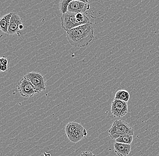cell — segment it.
Returning <instances> with one entry per match:
<instances>
[{"mask_svg": "<svg viewBox=\"0 0 159 156\" xmlns=\"http://www.w3.org/2000/svg\"><path fill=\"white\" fill-rule=\"evenodd\" d=\"M25 78L28 79L34 87L36 93H39L46 90V81L44 76L36 72H32L27 74Z\"/></svg>", "mask_w": 159, "mask_h": 156, "instance_id": "obj_5", "label": "cell"}, {"mask_svg": "<svg viewBox=\"0 0 159 156\" xmlns=\"http://www.w3.org/2000/svg\"><path fill=\"white\" fill-rule=\"evenodd\" d=\"M90 9V5L88 1H73L70 2L68 6V12L73 13L84 14Z\"/></svg>", "mask_w": 159, "mask_h": 156, "instance_id": "obj_8", "label": "cell"}, {"mask_svg": "<svg viewBox=\"0 0 159 156\" xmlns=\"http://www.w3.org/2000/svg\"><path fill=\"white\" fill-rule=\"evenodd\" d=\"M128 103L114 99L111 104V111L114 117H123L128 113Z\"/></svg>", "mask_w": 159, "mask_h": 156, "instance_id": "obj_7", "label": "cell"}, {"mask_svg": "<svg viewBox=\"0 0 159 156\" xmlns=\"http://www.w3.org/2000/svg\"><path fill=\"white\" fill-rule=\"evenodd\" d=\"M130 95L129 92L124 90H121L117 92L115 95V99L123 101L128 103L130 99Z\"/></svg>", "mask_w": 159, "mask_h": 156, "instance_id": "obj_12", "label": "cell"}, {"mask_svg": "<svg viewBox=\"0 0 159 156\" xmlns=\"http://www.w3.org/2000/svg\"><path fill=\"white\" fill-rule=\"evenodd\" d=\"M80 156H95L93 153L89 151H85L81 154Z\"/></svg>", "mask_w": 159, "mask_h": 156, "instance_id": "obj_16", "label": "cell"}, {"mask_svg": "<svg viewBox=\"0 0 159 156\" xmlns=\"http://www.w3.org/2000/svg\"><path fill=\"white\" fill-rule=\"evenodd\" d=\"M134 136L132 135H124L120 136L118 139H116V142L123 144L131 145L133 142L134 139Z\"/></svg>", "mask_w": 159, "mask_h": 156, "instance_id": "obj_13", "label": "cell"}, {"mask_svg": "<svg viewBox=\"0 0 159 156\" xmlns=\"http://www.w3.org/2000/svg\"><path fill=\"white\" fill-rule=\"evenodd\" d=\"M21 24H22V19L17 14L13 13L10 20L8 34L9 35H14L17 33L20 30L19 27Z\"/></svg>", "mask_w": 159, "mask_h": 156, "instance_id": "obj_9", "label": "cell"}, {"mask_svg": "<svg viewBox=\"0 0 159 156\" xmlns=\"http://www.w3.org/2000/svg\"><path fill=\"white\" fill-rule=\"evenodd\" d=\"M24 29V25L22 24H21L20 25V26L19 27V29L20 30H22Z\"/></svg>", "mask_w": 159, "mask_h": 156, "instance_id": "obj_18", "label": "cell"}, {"mask_svg": "<svg viewBox=\"0 0 159 156\" xmlns=\"http://www.w3.org/2000/svg\"><path fill=\"white\" fill-rule=\"evenodd\" d=\"M9 68V65H0V70L2 72H5Z\"/></svg>", "mask_w": 159, "mask_h": 156, "instance_id": "obj_17", "label": "cell"}, {"mask_svg": "<svg viewBox=\"0 0 159 156\" xmlns=\"http://www.w3.org/2000/svg\"><path fill=\"white\" fill-rule=\"evenodd\" d=\"M114 152L118 156H128L131 152V145L115 142L114 144Z\"/></svg>", "mask_w": 159, "mask_h": 156, "instance_id": "obj_10", "label": "cell"}, {"mask_svg": "<svg viewBox=\"0 0 159 156\" xmlns=\"http://www.w3.org/2000/svg\"><path fill=\"white\" fill-rule=\"evenodd\" d=\"M94 25L92 23L80 26L67 32L66 37L70 44L76 47H84L94 38Z\"/></svg>", "mask_w": 159, "mask_h": 156, "instance_id": "obj_1", "label": "cell"}, {"mask_svg": "<svg viewBox=\"0 0 159 156\" xmlns=\"http://www.w3.org/2000/svg\"><path fill=\"white\" fill-rule=\"evenodd\" d=\"M109 133L111 139L116 140L120 136L124 135L134 136V131L133 128L126 121L116 120L109 130Z\"/></svg>", "mask_w": 159, "mask_h": 156, "instance_id": "obj_4", "label": "cell"}, {"mask_svg": "<svg viewBox=\"0 0 159 156\" xmlns=\"http://www.w3.org/2000/svg\"><path fill=\"white\" fill-rule=\"evenodd\" d=\"M0 65H9V62L7 58L5 56H3L0 59Z\"/></svg>", "mask_w": 159, "mask_h": 156, "instance_id": "obj_15", "label": "cell"}, {"mask_svg": "<svg viewBox=\"0 0 159 156\" xmlns=\"http://www.w3.org/2000/svg\"><path fill=\"white\" fill-rule=\"evenodd\" d=\"M65 132L69 141L73 143H77L87 136L86 129L81 124L73 121L66 125Z\"/></svg>", "mask_w": 159, "mask_h": 156, "instance_id": "obj_3", "label": "cell"}, {"mask_svg": "<svg viewBox=\"0 0 159 156\" xmlns=\"http://www.w3.org/2000/svg\"><path fill=\"white\" fill-rule=\"evenodd\" d=\"M17 89L20 95L23 97H31L37 94L32 84L25 77L19 82Z\"/></svg>", "mask_w": 159, "mask_h": 156, "instance_id": "obj_6", "label": "cell"}, {"mask_svg": "<svg viewBox=\"0 0 159 156\" xmlns=\"http://www.w3.org/2000/svg\"><path fill=\"white\" fill-rule=\"evenodd\" d=\"M13 13H10L2 17L0 20V29L3 32L7 33L10 20Z\"/></svg>", "mask_w": 159, "mask_h": 156, "instance_id": "obj_11", "label": "cell"}, {"mask_svg": "<svg viewBox=\"0 0 159 156\" xmlns=\"http://www.w3.org/2000/svg\"><path fill=\"white\" fill-rule=\"evenodd\" d=\"M89 23V19L84 14L67 12L61 17V27L67 32L75 27Z\"/></svg>", "mask_w": 159, "mask_h": 156, "instance_id": "obj_2", "label": "cell"}, {"mask_svg": "<svg viewBox=\"0 0 159 156\" xmlns=\"http://www.w3.org/2000/svg\"><path fill=\"white\" fill-rule=\"evenodd\" d=\"M71 1L70 0H61L60 2V10L62 15L68 12V6Z\"/></svg>", "mask_w": 159, "mask_h": 156, "instance_id": "obj_14", "label": "cell"}]
</instances>
